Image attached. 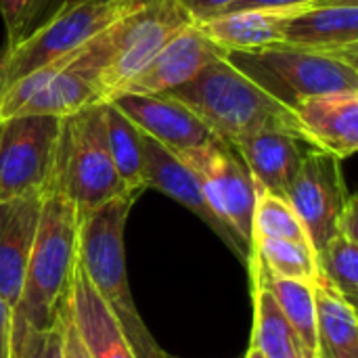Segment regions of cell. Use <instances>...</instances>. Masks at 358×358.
Returning <instances> with one entry per match:
<instances>
[{"label": "cell", "instance_id": "38", "mask_svg": "<svg viewBox=\"0 0 358 358\" xmlns=\"http://www.w3.org/2000/svg\"><path fill=\"white\" fill-rule=\"evenodd\" d=\"M162 358H178V357H172V355H168V352H164V357Z\"/></svg>", "mask_w": 358, "mask_h": 358}, {"label": "cell", "instance_id": "18", "mask_svg": "<svg viewBox=\"0 0 358 358\" xmlns=\"http://www.w3.org/2000/svg\"><path fill=\"white\" fill-rule=\"evenodd\" d=\"M42 193L0 201V296L15 310L29 262Z\"/></svg>", "mask_w": 358, "mask_h": 358}, {"label": "cell", "instance_id": "12", "mask_svg": "<svg viewBox=\"0 0 358 358\" xmlns=\"http://www.w3.org/2000/svg\"><path fill=\"white\" fill-rule=\"evenodd\" d=\"M281 44L358 65V0H317L294 6L281 23Z\"/></svg>", "mask_w": 358, "mask_h": 358}, {"label": "cell", "instance_id": "4", "mask_svg": "<svg viewBox=\"0 0 358 358\" xmlns=\"http://www.w3.org/2000/svg\"><path fill=\"white\" fill-rule=\"evenodd\" d=\"M136 199L138 197L134 195H124L86 216H80L78 260L92 287L122 327L136 357L162 358L164 350L157 346L134 306L126 273L124 227Z\"/></svg>", "mask_w": 358, "mask_h": 358}, {"label": "cell", "instance_id": "22", "mask_svg": "<svg viewBox=\"0 0 358 358\" xmlns=\"http://www.w3.org/2000/svg\"><path fill=\"white\" fill-rule=\"evenodd\" d=\"M252 348L264 358H310L273 294L258 281H254Z\"/></svg>", "mask_w": 358, "mask_h": 358}, {"label": "cell", "instance_id": "10", "mask_svg": "<svg viewBox=\"0 0 358 358\" xmlns=\"http://www.w3.org/2000/svg\"><path fill=\"white\" fill-rule=\"evenodd\" d=\"M350 199L342 159L308 147L302 166L287 191V201L304 224L315 254L336 235L338 220Z\"/></svg>", "mask_w": 358, "mask_h": 358}, {"label": "cell", "instance_id": "35", "mask_svg": "<svg viewBox=\"0 0 358 358\" xmlns=\"http://www.w3.org/2000/svg\"><path fill=\"white\" fill-rule=\"evenodd\" d=\"M0 358H10V344L0 346Z\"/></svg>", "mask_w": 358, "mask_h": 358}, {"label": "cell", "instance_id": "33", "mask_svg": "<svg viewBox=\"0 0 358 358\" xmlns=\"http://www.w3.org/2000/svg\"><path fill=\"white\" fill-rule=\"evenodd\" d=\"M317 0H237L229 10H241V8H281V6H298L308 4ZM224 10V13H229Z\"/></svg>", "mask_w": 358, "mask_h": 358}, {"label": "cell", "instance_id": "13", "mask_svg": "<svg viewBox=\"0 0 358 358\" xmlns=\"http://www.w3.org/2000/svg\"><path fill=\"white\" fill-rule=\"evenodd\" d=\"M111 103L141 132L176 155L216 138L189 107L168 94H120L111 99Z\"/></svg>", "mask_w": 358, "mask_h": 358}, {"label": "cell", "instance_id": "34", "mask_svg": "<svg viewBox=\"0 0 358 358\" xmlns=\"http://www.w3.org/2000/svg\"><path fill=\"white\" fill-rule=\"evenodd\" d=\"M10 323H13V310L0 296V346L10 344Z\"/></svg>", "mask_w": 358, "mask_h": 358}, {"label": "cell", "instance_id": "2", "mask_svg": "<svg viewBox=\"0 0 358 358\" xmlns=\"http://www.w3.org/2000/svg\"><path fill=\"white\" fill-rule=\"evenodd\" d=\"M191 17L178 0H145L138 8L115 21L78 55L61 65L69 67L94 86L101 101H111L136 78L151 59L180 29L191 25Z\"/></svg>", "mask_w": 358, "mask_h": 358}, {"label": "cell", "instance_id": "26", "mask_svg": "<svg viewBox=\"0 0 358 358\" xmlns=\"http://www.w3.org/2000/svg\"><path fill=\"white\" fill-rule=\"evenodd\" d=\"M283 239L313 248L310 237L298 214L285 197L273 195L256 187V201L252 214V239Z\"/></svg>", "mask_w": 358, "mask_h": 358}, {"label": "cell", "instance_id": "11", "mask_svg": "<svg viewBox=\"0 0 358 358\" xmlns=\"http://www.w3.org/2000/svg\"><path fill=\"white\" fill-rule=\"evenodd\" d=\"M103 103L90 82L69 67H44L0 90V122L10 117H69Z\"/></svg>", "mask_w": 358, "mask_h": 358}, {"label": "cell", "instance_id": "27", "mask_svg": "<svg viewBox=\"0 0 358 358\" xmlns=\"http://www.w3.org/2000/svg\"><path fill=\"white\" fill-rule=\"evenodd\" d=\"M321 283L342 296L357 308L358 298V241L334 235L317 254Z\"/></svg>", "mask_w": 358, "mask_h": 358}, {"label": "cell", "instance_id": "8", "mask_svg": "<svg viewBox=\"0 0 358 358\" xmlns=\"http://www.w3.org/2000/svg\"><path fill=\"white\" fill-rule=\"evenodd\" d=\"M197 176L203 199L214 216L248 250L252 258V214L256 182L231 143H212L178 155Z\"/></svg>", "mask_w": 358, "mask_h": 358}, {"label": "cell", "instance_id": "14", "mask_svg": "<svg viewBox=\"0 0 358 358\" xmlns=\"http://www.w3.org/2000/svg\"><path fill=\"white\" fill-rule=\"evenodd\" d=\"M143 134V182L145 189H157L164 195L172 197L187 210H191L195 216H199L214 233H218L224 243L245 262L250 264L248 250L231 235V231L214 216L208 201L203 199L201 187L193 170L170 149L159 145L155 138Z\"/></svg>", "mask_w": 358, "mask_h": 358}, {"label": "cell", "instance_id": "29", "mask_svg": "<svg viewBox=\"0 0 358 358\" xmlns=\"http://www.w3.org/2000/svg\"><path fill=\"white\" fill-rule=\"evenodd\" d=\"M10 358H63V310L48 329L10 331Z\"/></svg>", "mask_w": 358, "mask_h": 358}, {"label": "cell", "instance_id": "15", "mask_svg": "<svg viewBox=\"0 0 358 358\" xmlns=\"http://www.w3.org/2000/svg\"><path fill=\"white\" fill-rule=\"evenodd\" d=\"M222 55L195 23L180 29L151 59V63L132 78L120 94H164L191 82L212 59ZM117 94V96H120ZM115 99V96H113Z\"/></svg>", "mask_w": 358, "mask_h": 358}, {"label": "cell", "instance_id": "17", "mask_svg": "<svg viewBox=\"0 0 358 358\" xmlns=\"http://www.w3.org/2000/svg\"><path fill=\"white\" fill-rule=\"evenodd\" d=\"M69 319L90 358H138L122 327L92 287L80 260L67 289Z\"/></svg>", "mask_w": 358, "mask_h": 358}, {"label": "cell", "instance_id": "6", "mask_svg": "<svg viewBox=\"0 0 358 358\" xmlns=\"http://www.w3.org/2000/svg\"><path fill=\"white\" fill-rule=\"evenodd\" d=\"M222 55L237 71L292 111L310 96L358 92V65L331 55L287 44Z\"/></svg>", "mask_w": 358, "mask_h": 358}, {"label": "cell", "instance_id": "9", "mask_svg": "<svg viewBox=\"0 0 358 358\" xmlns=\"http://www.w3.org/2000/svg\"><path fill=\"white\" fill-rule=\"evenodd\" d=\"M63 132L61 117L34 115L0 122V201L44 193Z\"/></svg>", "mask_w": 358, "mask_h": 358}, {"label": "cell", "instance_id": "31", "mask_svg": "<svg viewBox=\"0 0 358 358\" xmlns=\"http://www.w3.org/2000/svg\"><path fill=\"white\" fill-rule=\"evenodd\" d=\"M67 300V298H65ZM63 358H90L71 319H69V310H67V302L63 308Z\"/></svg>", "mask_w": 358, "mask_h": 358}, {"label": "cell", "instance_id": "3", "mask_svg": "<svg viewBox=\"0 0 358 358\" xmlns=\"http://www.w3.org/2000/svg\"><path fill=\"white\" fill-rule=\"evenodd\" d=\"M164 94L189 107L224 143L258 132H287L302 138L294 111L237 71L224 55L212 59L191 82Z\"/></svg>", "mask_w": 358, "mask_h": 358}, {"label": "cell", "instance_id": "19", "mask_svg": "<svg viewBox=\"0 0 358 358\" xmlns=\"http://www.w3.org/2000/svg\"><path fill=\"white\" fill-rule=\"evenodd\" d=\"M231 145L241 155L256 187L285 199L310 147L287 132H258Z\"/></svg>", "mask_w": 358, "mask_h": 358}, {"label": "cell", "instance_id": "36", "mask_svg": "<svg viewBox=\"0 0 358 358\" xmlns=\"http://www.w3.org/2000/svg\"><path fill=\"white\" fill-rule=\"evenodd\" d=\"M245 358H264V357H262V355H260L258 350L250 348V350H248V355H245Z\"/></svg>", "mask_w": 358, "mask_h": 358}, {"label": "cell", "instance_id": "32", "mask_svg": "<svg viewBox=\"0 0 358 358\" xmlns=\"http://www.w3.org/2000/svg\"><path fill=\"white\" fill-rule=\"evenodd\" d=\"M357 195H350L340 220H338V227H336V233L338 235H344L352 241H358V218H357Z\"/></svg>", "mask_w": 358, "mask_h": 358}, {"label": "cell", "instance_id": "20", "mask_svg": "<svg viewBox=\"0 0 358 358\" xmlns=\"http://www.w3.org/2000/svg\"><path fill=\"white\" fill-rule=\"evenodd\" d=\"M294 6L241 8L195 23L222 52H245L281 44V23Z\"/></svg>", "mask_w": 358, "mask_h": 358}, {"label": "cell", "instance_id": "16", "mask_svg": "<svg viewBox=\"0 0 358 358\" xmlns=\"http://www.w3.org/2000/svg\"><path fill=\"white\" fill-rule=\"evenodd\" d=\"M304 143L338 159L358 149V92H331L304 99L294 107Z\"/></svg>", "mask_w": 358, "mask_h": 358}, {"label": "cell", "instance_id": "21", "mask_svg": "<svg viewBox=\"0 0 358 358\" xmlns=\"http://www.w3.org/2000/svg\"><path fill=\"white\" fill-rule=\"evenodd\" d=\"M317 358H358L357 308L327 285H315Z\"/></svg>", "mask_w": 358, "mask_h": 358}, {"label": "cell", "instance_id": "28", "mask_svg": "<svg viewBox=\"0 0 358 358\" xmlns=\"http://www.w3.org/2000/svg\"><path fill=\"white\" fill-rule=\"evenodd\" d=\"M65 0H0L6 44L13 46L46 21Z\"/></svg>", "mask_w": 358, "mask_h": 358}, {"label": "cell", "instance_id": "25", "mask_svg": "<svg viewBox=\"0 0 358 358\" xmlns=\"http://www.w3.org/2000/svg\"><path fill=\"white\" fill-rule=\"evenodd\" d=\"M248 266H258L277 279H292L308 285L321 283L315 250L294 241L252 239V258Z\"/></svg>", "mask_w": 358, "mask_h": 358}, {"label": "cell", "instance_id": "7", "mask_svg": "<svg viewBox=\"0 0 358 358\" xmlns=\"http://www.w3.org/2000/svg\"><path fill=\"white\" fill-rule=\"evenodd\" d=\"M55 178L76 206L78 216H86L117 197L134 195L124 187L111 162L101 103L63 120Z\"/></svg>", "mask_w": 358, "mask_h": 358}, {"label": "cell", "instance_id": "30", "mask_svg": "<svg viewBox=\"0 0 358 358\" xmlns=\"http://www.w3.org/2000/svg\"><path fill=\"white\" fill-rule=\"evenodd\" d=\"M237 0H178V4L185 8V13L191 17L193 23L212 19L216 15H222L229 10Z\"/></svg>", "mask_w": 358, "mask_h": 358}, {"label": "cell", "instance_id": "1", "mask_svg": "<svg viewBox=\"0 0 358 358\" xmlns=\"http://www.w3.org/2000/svg\"><path fill=\"white\" fill-rule=\"evenodd\" d=\"M78 210L52 172V178L42 193L38 229L21 296L13 310L10 331L23 327L48 329L59 321L78 262Z\"/></svg>", "mask_w": 358, "mask_h": 358}, {"label": "cell", "instance_id": "37", "mask_svg": "<svg viewBox=\"0 0 358 358\" xmlns=\"http://www.w3.org/2000/svg\"><path fill=\"white\" fill-rule=\"evenodd\" d=\"M2 57H4V50L0 48V69H2Z\"/></svg>", "mask_w": 358, "mask_h": 358}, {"label": "cell", "instance_id": "5", "mask_svg": "<svg viewBox=\"0 0 358 358\" xmlns=\"http://www.w3.org/2000/svg\"><path fill=\"white\" fill-rule=\"evenodd\" d=\"M145 0H65L13 46H2L0 90L44 67L61 65Z\"/></svg>", "mask_w": 358, "mask_h": 358}, {"label": "cell", "instance_id": "23", "mask_svg": "<svg viewBox=\"0 0 358 358\" xmlns=\"http://www.w3.org/2000/svg\"><path fill=\"white\" fill-rule=\"evenodd\" d=\"M101 111H103L105 141H107V149L115 166V172L130 193L141 195L145 191L143 134L111 101L101 103Z\"/></svg>", "mask_w": 358, "mask_h": 358}, {"label": "cell", "instance_id": "24", "mask_svg": "<svg viewBox=\"0 0 358 358\" xmlns=\"http://www.w3.org/2000/svg\"><path fill=\"white\" fill-rule=\"evenodd\" d=\"M252 281L262 283L273 298L277 300L281 313L289 321V325L300 336L306 352L310 358H317V302H315V285L292 281V279H277L264 273L258 266L250 268Z\"/></svg>", "mask_w": 358, "mask_h": 358}]
</instances>
